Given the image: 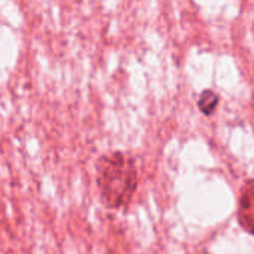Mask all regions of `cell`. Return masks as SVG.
Instances as JSON below:
<instances>
[{"instance_id":"obj_1","label":"cell","mask_w":254,"mask_h":254,"mask_svg":"<svg viewBox=\"0 0 254 254\" xmlns=\"http://www.w3.org/2000/svg\"><path fill=\"white\" fill-rule=\"evenodd\" d=\"M97 187L106 208L120 209L130 202L138 187L135 159L123 151L102 156L96 163Z\"/></svg>"},{"instance_id":"obj_2","label":"cell","mask_w":254,"mask_h":254,"mask_svg":"<svg viewBox=\"0 0 254 254\" xmlns=\"http://www.w3.org/2000/svg\"><path fill=\"white\" fill-rule=\"evenodd\" d=\"M238 221L241 227L254 235V180H247L238 202Z\"/></svg>"},{"instance_id":"obj_3","label":"cell","mask_w":254,"mask_h":254,"mask_svg":"<svg viewBox=\"0 0 254 254\" xmlns=\"http://www.w3.org/2000/svg\"><path fill=\"white\" fill-rule=\"evenodd\" d=\"M197 105H199V109L202 114L212 115L217 109V105H218V96L212 90H205V91H202Z\"/></svg>"}]
</instances>
